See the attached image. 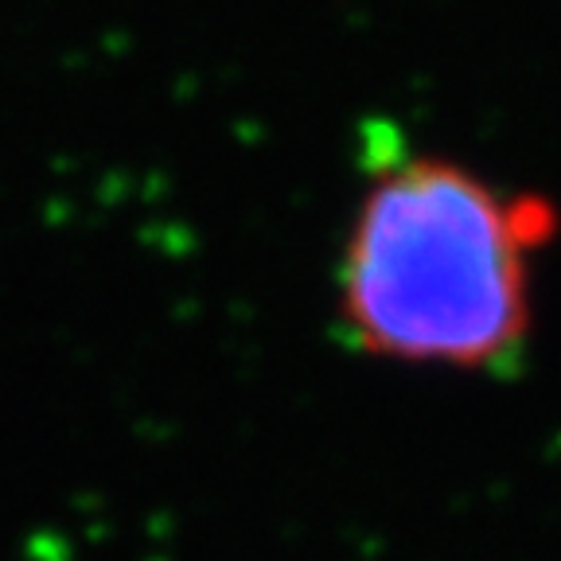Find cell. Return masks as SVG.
<instances>
[{"label":"cell","mask_w":561,"mask_h":561,"mask_svg":"<svg viewBox=\"0 0 561 561\" xmlns=\"http://www.w3.org/2000/svg\"><path fill=\"white\" fill-rule=\"evenodd\" d=\"M558 210L460 160L410 152L375 168L343 238L335 312L370 359L507 370L535 332V265Z\"/></svg>","instance_id":"obj_1"}]
</instances>
